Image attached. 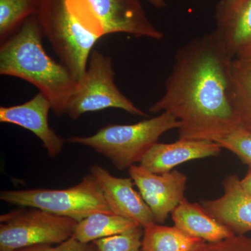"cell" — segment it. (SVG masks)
<instances>
[{
    "label": "cell",
    "instance_id": "1",
    "mask_svg": "<svg viewBox=\"0 0 251 251\" xmlns=\"http://www.w3.org/2000/svg\"><path fill=\"white\" fill-rule=\"evenodd\" d=\"M234 59L214 31L188 41L175 54L164 94L149 111L179 120V139L217 143L239 126L230 98Z\"/></svg>",
    "mask_w": 251,
    "mask_h": 251
},
{
    "label": "cell",
    "instance_id": "2",
    "mask_svg": "<svg viewBox=\"0 0 251 251\" xmlns=\"http://www.w3.org/2000/svg\"><path fill=\"white\" fill-rule=\"evenodd\" d=\"M36 15L0 46V74L27 81L50 102L57 117L66 115L68 104L77 81L67 67L46 53L44 36Z\"/></svg>",
    "mask_w": 251,
    "mask_h": 251
},
{
    "label": "cell",
    "instance_id": "3",
    "mask_svg": "<svg viewBox=\"0 0 251 251\" xmlns=\"http://www.w3.org/2000/svg\"><path fill=\"white\" fill-rule=\"evenodd\" d=\"M180 126L179 120L168 112H162L133 125H108L91 136H72L67 141L92 148L122 171L140 163L162 135Z\"/></svg>",
    "mask_w": 251,
    "mask_h": 251
},
{
    "label": "cell",
    "instance_id": "4",
    "mask_svg": "<svg viewBox=\"0 0 251 251\" xmlns=\"http://www.w3.org/2000/svg\"><path fill=\"white\" fill-rule=\"evenodd\" d=\"M44 35L77 81L85 75L98 36L86 30L68 8L66 0H41L36 14Z\"/></svg>",
    "mask_w": 251,
    "mask_h": 251
},
{
    "label": "cell",
    "instance_id": "5",
    "mask_svg": "<svg viewBox=\"0 0 251 251\" xmlns=\"http://www.w3.org/2000/svg\"><path fill=\"white\" fill-rule=\"evenodd\" d=\"M0 198L10 204L37 208L78 222L98 213L115 214L97 179L91 174L84 176L78 184L64 189L7 190L1 191Z\"/></svg>",
    "mask_w": 251,
    "mask_h": 251
},
{
    "label": "cell",
    "instance_id": "6",
    "mask_svg": "<svg viewBox=\"0 0 251 251\" xmlns=\"http://www.w3.org/2000/svg\"><path fill=\"white\" fill-rule=\"evenodd\" d=\"M110 56L94 49L84 76L77 81L68 104L66 115L77 120L87 112L106 108H118L130 115L146 117L129 99L119 90Z\"/></svg>",
    "mask_w": 251,
    "mask_h": 251
},
{
    "label": "cell",
    "instance_id": "7",
    "mask_svg": "<svg viewBox=\"0 0 251 251\" xmlns=\"http://www.w3.org/2000/svg\"><path fill=\"white\" fill-rule=\"evenodd\" d=\"M0 222V251H9L60 244L74 235L78 221L29 207L3 214Z\"/></svg>",
    "mask_w": 251,
    "mask_h": 251
},
{
    "label": "cell",
    "instance_id": "8",
    "mask_svg": "<svg viewBox=\"0 0 251 251\" xmlns=\"http://www.w3.org/2000/svg\"><path fill=\"white\" fill-rule=\"evenodd\" d=\"M130 177L152 213L156 224H163L185 198L187 177L175 170L155 174L139 165L128 168Z\"/></svg>",
    "mask_w": 251,
    "mask_h": 251
},
{
    "label": "cell",
    "instance_id": "9",
    "mask_svg": "<svg viewBox=\"0 0 251 251\" xmlns=\"http://www.w3.org/2000/svg\"><path fill=\"white\" fill-rule=\"evenodd\" d=\"M104 34H128L161 40L164 34L150 21L139 0H88Z\"/></svg>",
    "mask_w": 251,
    "mask_h": 251
},
{
    "label": "cell",
    "instance_id": "10",
    "mask_svg": "<svg viewBox=\"0 0 251 251\" xmlns=\"http://www.w3.org/2000/svg\"><path fill=\"white\" fill-rule=\"evenodd\" d=\"M113 214L131 220L143 227L156 224L150 207L133 188L131 178L114 176L99 165L90 168Z\"/></svg>",
    "mask_w": 251,
    "mask_h": 251
},
{
    "label": "cell",
    "instance_id": "11",
    "mask_svg": "<svg viewBox=\"0 0 251 251\" xmlns=\"http://www.w3.org/2000/svg\"><path fill=\"white\" fill-rule=\"evenodd\" d=\"M50 102L39 92L30 100L20 105L0 107V122L18 125L32 132L42 142L50 158L58 156L65 140L49 125Z\"/></svg>",
    "mask_w": 251,
    "mask_h": 251
},
{
    "label": "cell",
    "instance_id": "12",
    "mask_svg": "<svg viewBox=\"0 0 251 251\" xmlns=\"http://www.w3.org/2000/svg\"><path fill=\"white\" fill-rule=\"evenodd\" d=\"M224 193L214 200H203L204 210L236 234L251 232V196L243 190L237 175L223 182Z\"/></svg>",
    "mask_w": 251,
    "mask_h": 251
},
{
    "label": "cell",
    "instance_id": "13",
    "mask_svg": "<svg viewBox=\"0 0 251 251\" xmlns=\"http://www.w3.org/2000/svg\"><path fill=\"white\" fill-rule=\"evenodd\" d=\"M214 32L233 58L251 42V0H219Z\"/></svg>",
    "mask_w": 251,
    "mask_h": 251
},
{
    "label": "cell",
    "instance_id": "14",
    "mask_svg": "<svg viewBox=\"0 0 251 251\" xmlns=\"http://www.w3.org/2000/svg\"><path fill=\"white\" fill-rule=\"evenodd\" d=\"M221 149L209 140L179 139L173 143H158L150 149L140 165L151 173L163 174L186 162L219 156Z\"/></svg>",
    "mask_w": 251,
    "mask_h": 251
},
{
    "label": "cell",
    "instance_id": "15",
    "mask_svg": "<svg viewBox=\"0 0 251 251\" xmlns=\"http://www.w3.org/2000/svg\"><path fill=\"white\" fill-rule=\"evenodd\" d=\"M175 226L191 237L214 242L234 235L228 227L209 215L201 204L184 199L172 213Z\"/></svg>",
    "mask_w": 251,
    "mask_h": 251
},
{
    "label": "cell",
    "instance_id": "16",
    "mask_svg": "<svg viewBox=\"0 0 251 251\" xmlns=\"http://www.w3.org/2000/svg\"><path fill=\"white\" fill-rule=\"evenodd\" d=\"M141 251H193L204 241L177 227L153 224L143 227Z\"/></svg>",
    "mask_w": 251,
    "mask_h": 251
},
{
    "label": "cell",
    "instance_id": "17",
    "mask_svg": "<svg viewBox=\"0 0 251 251\" xmlns=\"http://www.w3.org/2000/svg\"><path fill=\"white\" fill-rule=\"evenodd\" d=\"M140 226L116 214L98 213L79 221L73 237L82 243H92L102 238L123 233Z\"/></svg>",
    "mask_w": 251,
    "mask_h": 251
},
{
    "label": "cell",
    "instance_id": "18",
    "mask_svg": "<svg viewBox=\"0 0 251 251\" xmlns=\"http://www.w3.org/2000/svg\"><path fill=\"white\" fill-rule=\"evenodd\" d=\"M230 98L239 125L251 131V62L234 58L231 75Z\"/></svg>",
    "mask_w": 251,
    "mask_h": 251
},
{
    "label": "cell",
    "instance_id": "19",
    "mask_svg": "<svg viewBox=\"0 0 251 251\" xmlns=\"http://www.w3.org/2000/svg\"><path fill=\"white\" fill-rule=\"evenodd\" d=\"M41 0H0V43L4 42L26 19L36 15Z\"/></svg>",
    "mask_w": 251,
    "mask_h": 251
},
{
    "label": "cell",
    "instance_id": "20",
    "mask_svg": "<svg viewBox=\"0 0 251 251\" xmlns=\"http://www.w3.org/2000/svg\"><path fill=\"white\" fill-rule=\"evenodd\" d=\"M143 227L140 226L135 228L102 238L94 242L98 251H141Z\"/></svg>",
    "mask_w": 251,
    "mask_h": 251
},
{
    "label": "cell",
    "instance_id": "21",
    "mask_svg": "<svg viewBox=\"0 0 251 251\" xmlns=\"http://www.w3.org/2000/svg\"><path fill=\"white\" fill-rule=\"evenodd\" d=\"M216 143L221 148L226 149L237 155L244 164L251 168V130L238 126Z\"/></svg>",
    "mask_w": 251,
    "mask_h": 251
},
{
    "label": "cell",
    "instance_id": "22",
    "mask_svg": "<svg viewBox=\"0 0 251 251\" xmlns=\"http://www.w3.org/2000/svg\"><path fill=\"white\" fill-rule=\"evenodd\" d=\"M69 9L86 30L101 38L105 36L103 26L88 0H66Z\"/></svg>",
    "mask_w": 251,
    "mask_h": 251
},
{
    "label": "cell",
    "instance_id": "23",
    "mask_svg": "<svg viewBox=\"0 0 251 251\" xmlns=\"http://www.w3.org/2000/svg\"><path fill=\"white\" fill-rule=\"evenodd\" d=\"M193 251H251V237L234 234L218 242H202Z\"/></svg>",
    "mask_w": 251,
    "mask_h": 251
},
{
    "label": "cell",
    "instance_id": "24",
    "mask_svg": "<svg viewBox=\"0 0 251 251\" xmlns=\"http://www.w3.org/2000/svg\"><path fill=\"white\" fill-rule=\"evenodd\" d=\"M17 251H98L94 242L82 243L75 237L69 238L57 246L37 245Z\"/></svg>",
    "mask_w": 251,
    "mask_h": 251
},
{
    "label": "cell",
    "instance_id": "25",
    "mask_svg": "<svg viewBox=\"0 0 251 251\" xmlns=\"http://www.w3.org/2000/svg\"><path fill=\"white\" fill-rule=\"evenodd\" d=\"M240 184L245 193L251 196V168L245 177L240 180Z\"/></svg>",
    "mask_w": 251,
    "mask_h": 251
},
{
    "label": "cell",
    "instance_id": "26",
    "mask_svg": "<svg viewBox=\"0 0 251 251\" xmlns=\"http://www.w3.org/2000/svg\"><path fill=\"white\" fill-rule=\"evenodd\" d=\"M235 58L244 59L251 62V42L237 54Z\"/></svg>",
    "mask_w": 251,
    "mask_h": 251
},
{
    "label": "cell",
    "instance_id": "27",
    "mask_svg": "<svg viewBox=\"0 0 251 251\" xmlns=\"http://www.w3.org/2000/svg\"><path fill=\"white\" fill-rule=\"evenodd\" d=\"M147 1L157 9H161L166 6L167 3L169 0H147Z\"/></svg>",
    "mask_w": 251,
    "mask_h": 251
},
{
    "label": "cell",
    "instance_id": "28",
    "mask_svg": "<svg viewBox=\"0 0 251 251\" xmlns=\"http://www.w3.org/2000/svg\"></svg>",
    "mask_w": 251,
    "mask_h": 251
}]
</instances>
